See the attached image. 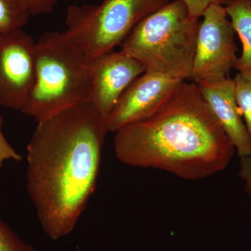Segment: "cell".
<instances>
[{"mask_svg": "<svg viewBox=\"0 0 251 251\" xmlns=\"http://www.w3.org/2000/svg\"><path fill=\"white\" fill-rule=\"evenodd\" d=\"M239 175L245 184V189L251 198V156L242 157Z\"/></svg>", "mask_w": 251, "mask_h": 251, "instance_id": "cell-18", "label": "cell"}, {"mask_svg": "<svg viewBox=\"0 0 251 251\" xmlns=\"http://www.w3.org/2000/svg\"><path fill=\"white\" fill-rule=\"evenodd\" d=\"M182 81L145 72L126 89L108 117L109 132L141 121L156 111Z\"/></svg>", "mask_w": 251, "mask_h": 251, "instance_id": "cell-9", "label": "cell"}, {"mask_svg": "<svg viewBox=\"0 0 251 251\" xmlns=\"http://www.w3.org/2000/svg\"><path fill=\"white\" fill-rule=\"evenodd\" d=\"M170 0H103L99 4L71 5L65 32L87 59L121 46L133 28Z\"/></svg>", "mask_w": 251, "mask_h": 251, "instance_id": "cell-5", "label": "cell"}, {"mask_svg": "<svg viewBox=\"0 0 251 251\" xmlns=\"http://www.w3.org/2000/svg\"><path fill=\"white\" fill-rule=\"evenodd\" d=\"M91 62L65 31H46L35 46V83L23 113L39 122L90 103Z\"/></svg>", "mask_w": 251, "mask_h": 251, "instance_id": "cell-3", "label": "cell"}, {"mask_svg": "<svg viewBox=\"0 0 251 251\" xmlns=\"http://www.w3.org/2000/svg\"><path fill=\"white\" fill-rule=\"evenodd\" d=\"M200 22L188 80L214 83L228 78L237 59L235 31L225 6L211 4Z\"/></svg>", "mask_w": 251, "mask_h": 251, "instance_id": "cell-6", "label": "cell"}, {"mask_svg": "<svg viewBox=\"0 0 251 251\" xmlns=\"http://www.w3.org/2000/svg\"><path fill=\"white\" fill-rule=\"evenodd\" d=\"M0 251H36L23 241L0 218Z\"/></svg>", "mask_w": 251, "mask_h": 251, "instance_id": "cell-14", "label": "cell"}, {"mask_svg": "<svg viewBox=\"0 0 251 251\" xmlns=\"http://www.w3.org/2000/svg\"><path fill=\"white\" fill-rule=\"evenodd\" d=\"M187 6L189 17L199 20L202 17L205 10L211 4L226 6L229 0H183Z\"/></svg>", "mask_w": 251, "mask_h": 251, "instance_id": "cell-16", "label": "cell"}, {"mask_svg": "<svg viewBox=\"0 0 251 251\" xmlns=\"http://www.w3.org/2000/svg\"><path fill=\"white\" fill-rule=\"evenodd\" d=\"M30 17L20 0H0V32L21 29Z\"/></svg>", "mask_w": 251, "mask_h": 251, "instance_id": "cell-12", "label": "cell"}, {"mask_svg": "<svg viewBox=\"0 0 251 251\" xmlns=\"http://www.w3.org/2000/svg\"><path fill=\"white\" fill-rule=\"evenodd\" d=\"M36 42L23 28L0 32V106L22 111L35 83Z\"/></svg>", "mask_w": 251, "mask_h": 251, "instance_id": "cell-7", "label": "cell"}, {"mask_svg": "<svg viewBox=\"0 0 251 251\" xmlns=\"http://www.w3.org/2000/svg\"><path fill=\"white\" fill-rule=\"evenodd\" d=\"M114 151L127 166L188 180L224 171L236 152L199 86L186 80L150 116L117 130Z\"/></svg>", "mask_w": 251, "mask_h": 251, "instance_id": "cell-2", "label": "cell"}, {"mask_svg": "<svg viewBox=\"0 0 251 251\" xmlns=\"http://www.w3.org/2000/svg\"><path fill=\"white\" fill-rule=\"evenodd\" d=\"M233 80L236 100L251 139V80L238 73Z\"/></svg>", "mask_w": 251, "mask_h": 251, "instance_id": "cell-13", "label": "cell"}, {"mask_svg": "<svg viewBox=\"0 0 251 251\" xmlns=\"http://www.w3.org/2000/svg\"><path fill=\"white\" fill-rule=\"evenodd\" d=\"M200 22L189 17L183 0L170 1L140 21L120 50L140 62L145 72L188 80Z\"/></svg>", "mask_w": 251, "mask_h": 251, "instance_id": "cell-4", "label": "cell"}, {"mask_svg": "<svg viewBox=\"0 0 251 251\" xmlns=\"http://www.w3.org/2000/svg\"><path fill=\"white\" fill-rule=\"evenodd\" d=\"M30 16L50 14L59 0H20Z\"/></svg>", "mask_w": 251, "mask_h": 251, "instance_id": "cell-15", "label": "cell"}, {"mask_svg": "<svg viewBox=\"0 0 251 251\" xmlns=\"http://www.w3.org/2000/svg\"><path fill=\"white\" fill-rule=\"evenodd\" d=\"M225 8L242 44V54L236 59L234 69L251 80V0H229Z\"/></svg>", "mask_w": 251, "mask_h": 251, "instance_id": "cell-11", "label": "cell"}, {"mask_svg": "<svg viewBox=\"0 0 251 251\" xmlns=\"http://www.w3.org/2000/svg\"><path fill=\"white\" fill-rule=\"evenodd\" d=\"M145 72L140 62L120 50L96 57L91 62L92 84L90 103L108 120L126 89Z\"/></svg>", "mask_w": 251, "mask_h": 251, "instance_id": "cell-8", "label": "cell"}, {"mask_svg": "<svg viewBox=\"0 0 251 251\" xmlns=\"http://www.w3.org/2000/svg\"><path fill=\"white\" fill-rule=\"evenodd\" d=\"M2 124L3 119L0 115V168L3 166V163L6 161L12 160L20 162L23 160L22 156L12 148L3 134L1 130Z\"/></svg>", "mask_w": 251, "mask_h": 251, "instance_id": "cell-17", "label": "cell"}, {"mask_svg": "<svg viewBox=\"0 0 251 251\" xmlns=\"http://www.w3.org/2000/svg\"><path fill=\"white\" fill-rule=\"evenodd\" d=\"M203 97L240 158L251 156V139L239 111L233 78L198 84Z\"/></svg>", "mask_w": 251, "mask_h": 251, "instance_id": "cell-10", "label": "cell"}, {"mask_svg": "<svg viewBox=\"0 0 251 251\" xmlns=\"http://www.w3.org/2000/svg\"><path fill=\"white\" fill-rule=\"evenodd\" d=\"M108 120L90 103L37 122L27 147L26 186L52 240L69 235L97 186Z\"/></svg>", "mask_w": 251, "mask_h": 251, "instance_id": "cell-1", "label": "cell"}, {"mask_svg": "<svg viewBox=\"0 0 251 251\" xmlns=\"http://www.w3.org/2000/svg\"><path fill=\"white\" fill-rule=\"evenodd\" d=\"M75 251H81V250L80 249H79V248H76V249H75Z\"/></svg>", "mask_w": 251, "mask_h": 251, "instance_id": "cell-19", "label": "cell"}]
</instances>
